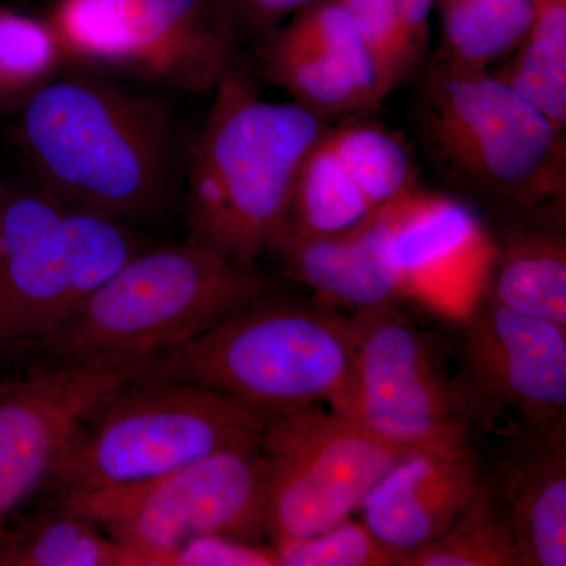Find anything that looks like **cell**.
<instances>
[{"label": "cell", "instance_id": "obj_1", "mask_svg": "<svg viewBox=\"0 0 566 566\" xmlns=\"http://www.w3.org/2000/svg\"><path fill=\"white\" fill-rule=\"evenodd\" d=\"M17 137L36 182L65 202L128 222L172 200V122L147 96L88 77L46 81L25 99Z\"/></svg>", "mask_w": 566, "mask_h": 566}, {"label": "cell", "instance_id": "obj_2", "mask_svg": "<svg viewBox=\"0 0 566 566\" xmlns=\"http://www.w3.org/2000/svg\"><path fill=\"white\" fill-rule=\"evenodd\" d=\"M214 92L189 163V243L255 263L282 233L297 170L327 125L294 102H266L237 65Z\"/></svg>", "mask_w": 566, "mask_h": 566}, {"label": "cell", "instance_id": "obj_3", "mask_svg": "<svg viewBox=\"0 0 566 566\" xmlns=\"http://www.w3.org/2000/svg\"><path fill=\"white\" fill-rule=\"evenodd\" d=\"M134 368V378L207 387L270 417L315 406L353 417L354 349L346 314L316 300L266 294Z\"/></svg>", "mask_w": 566, "mask_h": 566}, {"label": "cell", "instance_id": "obj_4", "mask_svg": "<svg viewBox=\"0 0 566 566\" xmlns=\"http://www.w3.org/2000/svg\"><path fill=\"white\" fill-rule=\"evenodd\" d=\"M415 115L436 170L495 219L565 207V133L494 74L436 59Z\"/></svg>", "mask_w": 566, "mask_h": 566}, {"label": "cell", "instance_id": "obj_5", "mask_svg": "<svg viewBox=\"0 0 566 566\" xmlns=\"http://www.w3.org/2000/svg\"><path fill=\"white\" fill-rule=\"evenodd\" d=\"M275 283L193 243L142 249L32 348L59 364L136 365L192 340Z\"/></svg>", "mask_w": 566, "mask_h": 566}, {"label": "cell", "instance_id": "obj_6", "mask_svg": "<svg viewBox=\"0 0 566 566\" xmlns=\"http://www.w3.org/2000/svg\"><path fill=\"white\" fill-rule=\"evenodd\" d=\"M128 223L39 182L0 193V352L32 348L142 251Z\"/></svg>", "mask_w": 566, "mask_h": 566}, {"label": "cell", "instance_id": "obj_7", "mask_svg": "<svg viewBox=\"0 0 566 566\" xmlns=\"http://www.w3.org/2000/svg\"><path fill=\"white\" fill-rule=\"evenodd\" d=\"M268 419L207 387L133 378L85 420L46 488L55 495L144 482L222 450L259 444Z\"/></svg>", "mask_w": 566, "mask_h": 566}, {"label": "cell", "instance_id": "obj_8", "mask_svg": "<svg viewBox=\"0 0 566 566\" xmlns=\"http://www.w3.org/2000/svg\"><path fill=\"white\" fill-rule=\"evenodd\" d=\"M266 483V464L259 444H252L132 485L55 494L54 504L103 528L139 566H169L175 551L197 536L262 542Z\"/></svg>", "mask_w": 566, "mask_h": 566}, {"label": "cell", "instance_id": "obj_9", "mask_svg": "<svg viewBox=\"0 0 566 566\" xmlns=\"http://www.w3.org/2000/svg\"><path fill=\"white\" fill-rule=\"evenodd\" d=\"M354 349V419L406 452L472 444L450 329L409 300L346 314Z\"/></svg>", "mask_w": 566, "mask_h": 566}, {"label": "cell", "instance_id": "obj_10", "mask_svg": "<svg viewBox=\"0 0 566 566\" xmlns=\"http://www.w3.org/2000/svg\"><path fill=\"white\" fill-rule=\"evenodd\" d=\"M259 449L268 472L271 546L322 534L348 520L378 480L411 453L324 406L271 416Z\"/></svg>", "mask_w": 566, "mask_h": 566}, {"label": "cell", "instance_id": "obj_11", "mask_svg": "<svg viewBox=\"0 0 566 566\" xmlns=\"http://www.w3.org/2000/svg\"><path fill=\"white\" fill-rule=\"evenodd\" d=\"M450 337L458 389L475 436L566 422V327L476 293Z\"/></svg>", "mask_w": 566, "mask_h": 566}, {"label": "cell", "instance_id": "obj_12", "mask_svg": "<svg viewBox=\"0 0 566 566\" xmlns=\"http://www.w3.org/2000/svg\"><path fill=\"white\" fill-rule=\"evenodd\" d=\"M134 376L128 364H57L0 382V547L85 420Z\"/></svg>", "mask_w": 566, "mask_h": 566}, {"label": "cell", "instance_id": "obj_13", "mask_svg": "<svg viewBox=\"0 0 566 566\" xmlns=\"http://www.w3.org/2000/svg\"><path fill=\"white\" fill-rule=\"evenodd\" d=\"M412 186L411 156L392 133L364 120L326 126L297 170L279 238L348 232Z\"/></svg>", "mask_w": 566, "mask_h": 566}, {"label": "cell", "instance_id": "obj_14", "mask_svg": "<svg viewBox=\"0 0 566 566\" xmlns=\"http://www.w3.org/2000/svg\"><path fill=\"white\" fill-rule=\"evenodd\" d=\"M376 218L385 262L408 300L464 307L480 292L491 238L472 205L412 186Z\"/></svg>", "mask_w": 566, "mask_h": 566}, {"label": "cell", "instance_id": "obj_15", "mask_svg": "<svg viewBox=\"0 0 566 566\" xmlns=\"http://www.w3.org/2000/svg\"><path fill=\"white\" fill-rule=\"evenodd\" d=\"M260 71L319 117L371 111L385 102L352 18L335 0L305 7L264 33Z\"/></svg>", "mask_w": 566, "mask_h": 566}, {"label": "cell", "instance_id": "obj_16", "mask_svg": "<svg viewBox=\"0 0 566 566\" xmlns=\"http://www.w3.org/2000/svg\"><path fill=\"white\" fill-rule=\"evenodd\" d=\"M485 457L472 444L408 453L365 495V526L409 556L463 515L479 495Z\"/></svg>", "mask_w": 566, "mask_h": 566}, {"label": "cell", "instance_id": "obj_17", "mask_svg": "<svg viewBox=\"0 0 566 566\" xmlns=\"http://www.w3.org/2000/svg\"><path fill=\"white\" fill-rule=\"evenodd\" d=\"M128 70L182 92L214 91L234 65L238 24L227 0H114Z\"/></svg>", "mask_w": 566, "mask_h": 566}, {"label": "cell", "instance_id": "obj_18", "mask_svg": "<svg viewBox=\"0 0 566 566\" xmlns=\"http://www.w3.org/2000/svg\"><path fill=\"white\" fill-rule=\"evenodd\" d=\"M485 485L504 510L523 566H566V422L497 436Z\"/></svg>", "mask_w": 566, "mask_h": 566}, {"label": "cell", "instance_id": "obj_19", "mask_svg": "<svg viewBox=\"0 0 566 566\" xmlns=\"http://www.w3.org/2000/svg\"><path fill=\"white\" fill-rule=\"evenodd\" d=\"M480 294L566 327L565 207L495 219Z\"/></svg>", "mask_w": 566, "mask_h": 566}, {"label": "cell", "instance_id": "obj_20", "mask_svg": "<svg viewBox=\"0 0 566 566\" xmlns=\"http://www.w3.org/2000/svg\"><path fill=\"white\" fill-rule=\"evenodd\" d=\"M270 252L281 259L290 277L312 290L314 300L345 314L408 300L385 262L376 212L344 233L283 234Z\"/></svg>", "mask_w": 566, "mask_h": 566}, {"label": "cell", "instance_id": "obj_21", "mask_svg": "<svg viewBox=\"0 0 566 566\" xmlns=\"http://www.w3.org/2000/svg\"><path fill=\"white\" fill-rule=\"evenodd\" d=\"M0 566H139V560L87 517L52 504L11 523Z\"/></svg>", "mask_w": 566, "mask_h": 566}, {"label": "cell", "instance_id": "obj_22", "mask_svg": "<svg viewBox=\"0 0 566 566\" xmlns=\"http://www.w3.org/2000/svg\"><path fill=\"white\" fill-rule=\"evenodd\" d=\"M513 52L494 76L565 133L566 0H534L531 28Z\"/></svg>", "mask_w": 566, "mask_h": 566}, {"label": "cell", "instance_id": "obj_23", "mask_svg": "<svg viewBox=\"0 0 566 566\" xmlns=\"http://www.w3.org/2000/svg\"><path fill=\"white\" fill-rule=\"evenodd\" d=\"M441 11L439 61L471 70L512 54L524 40L534 0H436Z\"/></svg>", "mask_w": 566, "mask_h": 566}, {"label": "cell", "instance_id": "obj_24", "mask_svg": "<svg viewBox=\"0 0 566 566\" xmlns=\"http://www.w3.org/2000/svg\"><path fill=\"white\" fill-rule=\"evenodd\" d=\"M403 566H523L516 536L485 476L463 515L444 534L406 556Z\"/></svg>", "mask_w": 566, "mask_h": 566}, {"label": "cell", "instance_id": "obj_25", "mask_svg": "<svg viewBox=\"0 0 566 566\" xmlns=\"http://www.w3.org/2000/svg\"><path fill=\"white\" fill-rule=\"evenodd\" d=\"M46 21L65 57L128 69V39L114 0H57Z\"/></svg>", "mask_w": 566, "mask_h": 566}, {"label": "cell", "instance_id": "obj_26", "mask_svg": "<svg viewBox=\"0 0 566 566\" xmlns=\"http://www.w3.org/2000/svg\"><path fill=\"white\" fill-rule=\"evenodd\" d=\"M352 18L374 63L385 98L417 76L424 54L406 31L392 0H335Z\"/></svg>", "mask_w": 566, "mask_h": 566}, {"label": "cell", "instance_id": "obj_27", "mask_svg": "<svg viewBox=\"0 0 566 566\" xmlns=\"http://www.w3.org/2000/svg\"><path fill=\"white\" fill-rule=\"evenodd\" d=\"M61 57L48 21L0 9V81L10 99L44 84Z\"/></svg>", "mask_w": 566, "mask_h": 566}, {"label": "cell", "instance_id": "obj_28", "mask_svg": "<svg viewBox=\"0 0 566 566\" xmlns=\"http://www.w3.org/2000/svg\"><path fill=\"white\" fill-rule=\"evenodd\" d=\"M277 566H403L364 521L345 520L322 534L273 546Z\"/></svg>", "mask_w": 566, "mask_h": 566}, {"label": "cell", "instance_id": "obj_29", "mask_svg": "<svg viewBox=\"0 0 566 566\" xmlns=\"http://www.w3.org/2000/svg\"><path fill=\"white\" fill-rule=\"evenodd\" d=\"M169 566H277L273 546L227 535L189 539L170 557Z\"/></svg>", "mask_w": 566, "mask_h": 566}, {"label": "cell", "instance_id": "obj_30", "mask_svg": "<svg viewBox=\"0 0 566 566\" xmlns=\"http://www.w3.org/2000/svg\"><path fill=\"white\" fill-rule=\"evenodd\" d=\"M322 0H227L238 28L270 32L282 18Z\"/></svg>", "mask_w": 566, "mask_h": 566}, {"label": "cell", "instance_id": "obj_31", "mask_svg": "<svg viewBox=\"0 0 566 566\" xmlns=\"http://www.w3.org/2000/svg\"><path fill=\"white\" fill-rule=\"evenodd\" d=\"M392 2L409 36L415 41L416 46L427 54L428 36H430L428 18L436 0H392Z\"/></svg>", "mask_w": 566, "mask_h": 566}, {"label": "cell", "instance_id": "obj_32", "mask_svg": "<svg viewBox=\"0 0 566 566\" xmlns=\"http://www.w3.org/2000/svg\"><path fill=\"white\" fill-rule=\"evenodd\" d=\"M10 96L7 95L6 88H3L2 81H0V106L9 102Z\"/></svg>", "mask_w": 566, "mask_h": 566}, {"label": "cell", "instance_id": "obj_33", "mask_svg": "<svg viewBox=\"0 0 566 566\" xmlns=\"http://www.w3.org/2000/svg\"><path fill=\"white\" fill-rule=\"evenodd\" d=\"M0 193H2V186H0Z\"/></svg>", "mask_w": 566, "mask_h": 566}]
</instances>
